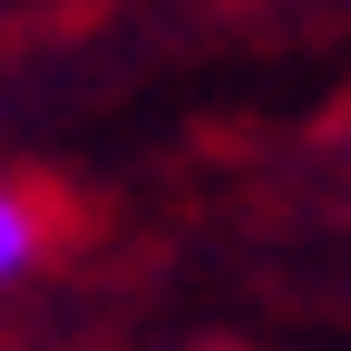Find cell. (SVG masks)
<instances>
[{
	"instance_id": "obj_1",
	"label": "cell",
	"mask_w": 351,
	"mask_h": 351,
	"mask_svg": "<svg viewBox=\"0 0 351 351\" xmlns=\"http://www.w3.org/2000/svg\"><path fill=\"white\" fill-rule=\"evenodd\" d=\"M39 254H49V205L29 186H0V293L39 274Z\"/></svg>"
}]
</instances>
